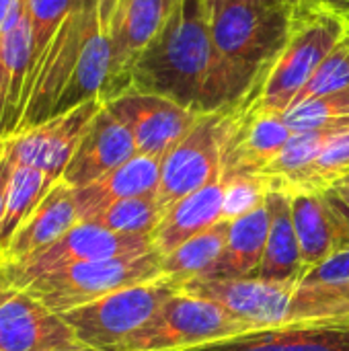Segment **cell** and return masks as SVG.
Listing matches in <instances>:
<instances>
[{"label":"cell","instance_id":"obj_41","mask_svg":"<svg viewBox=\"0 0 349 351\" xmlns=\"http://www.w3.org/2000/svg\"><path fill=\"white\" fill-rule=\"evenodd\" d=\"M232 2H259V4H290V6H300L302 0H208L210 10L222 6V4H232Z\"/></svg>","mask_w":349,"mask_h":351},{"label":"cell","instance_id":"obj_26","mask_svg":"<svg viewBox=\"0 0 349 351\" xmlns=\"http://www.w3.org/2000/svg\"><path fill=\"white\" fill-rule=\"evenodd\" d=\"M53 183L56 179H51L39 169L12 165V177L8 183L6 206L0 224V261L23 222L33 214V210L39 206V202L45 197Z\"/></svg>","mask_w":349,"mask_h":351},{"label":"cell","instance_id":"obj_21","mask_svg":"<svg viewBox=\"0 0 349 351\" xmlns=\"http://www.w3.org/2000/svg\"><path fill=\"white\" fill-rule=\"evenodd\" d=\"M267 210V245L255 278L276 284H298V280L304 276V265L300 259V247L292 224L290 193L278 187H269Z\"/></svg>","mask_w":349,"mask_h":351},{"label":"cell","instance_id":"obj_15","mask_svg":"<svg viewBox=\"0 0 349 351\" xmlns=\"http://www.w3.org/2000/svg\"><path fill=\"white\" fill-rule=\"evenodd\" d=\"M136 154L138 150L132 132L103 105V109L88 123L62 175V181L72 189L86 187Z\"/></svg>","mask_w":349,"mask_h":351},{"label":"cell","instance_id":"obj_36","mask_svg":"<svg viewBox=\"0 0 349 351\" xmlns=\"http://www.w3.org/2000/svg\"><path fill=\"white\" fill-rule=\"evenodd\" d=\"M327 206L331 210L335 230H337V247L349 245V181H339L327 191H323Z\"/></svg>","mask_w":349,"mask_h":351},{"label":"cell","instance_id":"obj_32","mask_svg":"<svg viewBox=\"0 0 349 351\" xmlns=\"http://www.w3.org/2000/svg\"><path fill=\"white\" fill-rule=\"evenodd\" d=\"M220 179L224 185L222 220L226 222H234L251 214L267 199L269 181L261 175H230Z\"/></svg>","mask_w":349,"mask_h":351},{"label":"cell","instance_id":"obj_8","mask_svg":"<svg viewBox=\"0 0 349 351\" xmlns=\"http://www.w3.org/2000/svg\"><path fill=\"white\" fill-rule=\"evenodd\" d=\"M226 111L202 113L195 125L163 158L156 195L165 208L222 177Z\"/></svg>","mask_w":349,"mask_h":351},{"label":"cell","instance_id":"obj_43","mask_svg":"<svg viewBox=\"0 0 349 351\" xmlns=\"http://www.w3.org/2000/svg\"><path fill=\"white\" fill-rule=\"evenodd\" d=\"M130 2H132V0H119V4H117V10H115V14H113V21H111V25H113V23H115V21L121 16V12L125 10V6H128ZM109 31H111V29H109Z\"/></svg>","mask_w":349,"mask_h":351},{"label":"cell","instance_id":"obj_14","mask_svg":"<svg viewBox=\"0 0 349 351\" xmlns=\"http://www.w3.org/2000/svg\"><path fill=\"white\" fill-rule=\"evenodd\" d=\"M179 0H132L111 25V72L101 95L109 103L130 93V72L140 53L158 35Z\"/></svg>","mask_w":349,"mask_h":351},{"label":"cell","instance_id":"obj_39","mask_svg":"<svg viewBox=\"0 0 349 351\" xmlns=\"http://www.w3.org/2000/svg\"><path fill=\"white\" fill-rule=\"evenodd\" d=\"M10 177H12V162L2 152V160H0V224H2V216H4V206H6V193H8Z\"/></svg>","mask_w":349,"mask_h":351},{"label":"cell","instance_id":"obj_5","mask_svg":"<svg viewBox=\"0 0 349 351\" xmlns=\"http://www.w3.org/2000/svg\"><path fill=\"white\" fill-rule=\"evenodd\" d=\"M179 286L160 276L150 282L121 288L91 304L64 313V321L74 331L80 346L97 351H117V348L140 331L158 308L175 294Z\"/></svg>","mask_w":349,"mask_h":351},{"label":"cell","instance_id":"obj_19","mask_svg":"<svg viewBox=\"0 0 349 351\" xmlns=\"http://www.w3.org/2000/svg\"><path fill=\"white\" fill-rule=\"evenodd\" d=\"M160 167H163L160 156L136 154L130 160H125L121 167L97 179L95 183L74 189L80 222L91 220L95 214H99L101 210L109 208L115 202L156 193L160 183Z\"/></svg>","mask_w":349,"mask_h":351},{"label":"cell","instance_id":"obj_10","mask_svg":"<svg viewBox=\"0 0 349 351\" xmlns=\"http://www.w3.org/2000/svg\"><path fill=\"white\" fill-rule=\"evenodd\" d=\"M103 101L95 99L82 103L62 115L14 134L4 140V154L12 165L33 167L60 181L70 158L74 156L88 123L103 109Z\"/></svg>","mask_w":349,"mask_h":351},{"label":"cell","instance_id":"obj_22","mask_svg":"<svg viewBox=\"0 0 349 351\" xmlns=\"http://www.w3.org/2000/svg\"><path fill=\"white\" fill-rule=\"evenodd\" d=\"M269 232V210L267 199L261 208L230 222L226 247L220 259L200 280H234L255 278L263 261Z\"/></svg>","mask_w":349,"mask_h":351},{"label":"cell","instance_id":"obj_40","mask_svg":"<svg viewBox=\"0 0 349 351\" xmlns=\"http://www.w3.org/2000/svg\"><path fill=\"white\" fill-rule=\"evenodd\" d=\"M117 4H119V0H99V21L107 33L111 29V21H113V14L117 10Z\"/></svg>","mask_w":349,"mask_h":351},{"label":"cell","instance_id":"obj_42","mask_svg":"<svg viewBox=\"0 0 349 351\" xmlns=\"http://www.w3.org/2000/svg\"><path fill=\"white\" fill-rule=\"evenodd\" d=\"M302 4L325 6V8H333L337 12H348L349 10V0H302Z\"/></svg>","mask_w":349,"mask_h":351},{"label":"cell","instance_id":"obj_44","mask_svg":"<svg viewBox=\"0 0 349 351\" xmlns=\"http://www.w3.org/2000/svg\"><path fill=\"white\" fill-rule=\"evenodd\" d=\"M51 351H97V350L86 348V346H78V348H70V350H51Z\"/></svg>","mask_w":349,"mask_h":351},{"label":"cell","instance_id":"obj_28","mask_svg":"<svg viewBox=\"0 0 349 351\" xmlns=\"http://www.w3.org/2000/svg\"><path fill=\"white\" fill-rule=\"evenodd\" d=\"M165 214L167 208L160 204L158 195L152 193V195H140V197L115 202L86 222H95L119 234L152 237L158 224L163 222Z\"/></svg>","mask_w":349,"mask_h":351},{"label":"cell","instance_id":"obj_23","mask_svg":"<svg viewBox=\"0 0 349 351\" xmlns=\"http://www.w3.org/2000/svg\"><path fill=\"white\" fill-rule=\"evenodd\" d=\"M109 72H111V37L101 27V21H97L82 45L72 76L66 82L51 111V117L62 115L82 103L101 99Z\"/></svg>","mask_w":349,"mask_h":351},{"label":"cell","instance_id":"obj_20","mask_svg":"<svg viewBox=\"0 0 349 351\" xmlns=\"http://www.w3.org/2000/svg\"><path fill=\"white\" fill-rule=\"evenodd\" d=\"M224 185L222 179L181 197L167 208V214L152 234V249L163 257L173 253L189 239L222 222Z\"/></svg>","mask_w":349,"mask_h":351},{"label":"cell","instance_id":"obj_31","mask_svg":"<svg viewBox=\"0 0 349 351\" xmlns=\"http://www.w3.org/2000/svg\"><path fill=\"white\" fill-rule=\"evenodd\" d=\"M349 88V33L341 43L323 60V64L315 70L309 82L296 93L292 105H300L311 99H319L325 95H333Z\"/></svg>","mask_w":349,"mask_h":351},{"label":"cell","instance_id":"obj_12","mask_svg":"<svg viewBox=\"0 0 349 351\" xmlns=\"http://www.w3.org/2000/svg\"><path fill=\"white\" fill-rule=\"evenodd\" d=\"M105 107L132 132L138 154L160 158L167 156L202 115L167 97L134 90L105 103Z\"/></svg>","mask_w":349,"mask_h":351},{"label":"cell","instance_id":"obj_17","mask_svg":"<svg viewBox=\"0 0 349 351\" xmlns=\"http://www.w3.org/2000/svg\"><path fill=\"white\" fill-rule=\"evenodd\" d=\"M187 351H349V321L294 323L228 337Z\"/></svg>","mask_w":349,"mask_h":351},{"label":"cell","instance_id":"obj_27","mask_svg":"<svg viewBox=\"0 0 349 351\" xmlns=\"http://www.w3.org/2000/svg\"><path fill=\"white\" fill-rule=\"evenodd\" d=\"M349 175V128L339 130L321 150V154L292 181L274 185L288 193L294 191H327Z\"/></svg>","mask_w":349,"mask_h":351},{"label":"cell","instance_id":"obj_3","mask_svg":"<svg viewBox=\"0 0 349 351\" xmlns=\"http://www.w3.org/2000/svg\"><path fill=\"white\" fill-rule=\"evenodd\" d=\"M160 255L152 249L142 255H125L86 261L43 274L25 288L58 315L91 304L111 292L160 278Z\"/></svg>","mask_w":349,"mask_h":351},{"label":"cell","instance_id":"obj_18","mask_svg":"<svg viewBox=\"0 0 349 351\" xmlns=\"http://www.w3.org/2000/svg\"><path fill=\"white\" fill-rule=\"evenodd\" d=\"M80 222L76 191L66 185L62 179L51 185L33 214L23 222L19 232L14 234L10 247L6 249L0 265L19 263L41 249L60 241L72 226Z\"/></svg>","mask_w":349,"mask_h":351},{"label":"cell","instance_id":"obj_33","mask_svg":"<svg viewBox=\"0 0 349 351\" xmlns=\"http://www.w3.org/2000/svg\"><path fill=\"white\" fill-rule=\"evenodd\" d=\"M86 0H27V14L33 27V58L35 66L62 23ZM33 66V68H35Z\"/></svg>","mask_w":349,"mask_h":351},{"label":"cell","instance_id":"obj_48","mask_svg":"<svg viewBox=\"0 0 349 351\" xmlns=\"http://www.w3.org/2000/svg\"><path fill=\"white\" fill-rule=\"evenodd\" d=\"M0 288H2V278H0Z\"/></svg>","mask_w":349,"mask_h":351},{"label":"cell","instance_id":"obj_9","mask_svg":"<svg viewBox=\"0 0 349 351\" xmlns=\"http://www.w3.org/2000/svg\"><path fill=\"white\" fill-rule=\"evenodd\" d=\"M290 138L284 113L253 105L230 107L224 119L222 177L261 175Z\"/></svg>","mask_w":349,"mask_h":351},{"label":"cell","instance_id":"obj_38","mask_svg":"<svg viewBox=\"0 0 349 351\" xmlns=\"http://www.w3.org/2000/svg\"><path fill=\"white\" fill-rule=\"evenodd\" d=\"M27 12V0H0V35L8 33Z\"/></svg>","mask_w":349,"mask_h":351},{"label":"cell","instance_id":"obj_1","mask_svg":"<svg viewBox=\"0 0 349 351\" xmlns=\"http://www.w3.org/2000/svg\"><path fill=\"white\" fill-rule=\"evenodd\" d=\"M216 60L208 0H179L130 72V93L167 97L195 113Z\"/></svg>","mask_w":349,"mask_h":351},{"label":"cell","instance_id":"obj_2","mask_svg":"<svg viewBox=\"0 0 349 351\" xmlns=\"http://www.w3.org/2000/svg\"><path fill=\"white\" fill-rule=\"evenodd\" d=\"M346 35L348 21L341 12L325 6L300 4L284 49L241 105L286 113L296 93Z\"/></svg>","mask_w":349,"mask_h":351},{"label":"cell","instance_id":"obj_29","mask_svg":"<svg viewBox=\"0 0 349 351\" xmlns=\"http://www.w3.org/2000/svg\"><path fill=\"white\" fill-rule=\"evenodd\" d=\"M349 128V125H346ZM344 128H327V130H311L292 134L284 150L261 171V177L269 181V187L284 185L298 177L325 148V144Z\"/></svg>","mask_w":349,"mask_h":351},{"label":"cell","instance_id":"obj_16","mask_svg":"<svg viewBox=\"0 0 349 351\" xmlns=\"http://www.w3.org/2000/svg\"><path fill=\"white\" fill-rule=\"evenodd\" d=\"M33 66V27L25 12L8 33L0 35V142L19 130Z\"/></svg>","mask_w":349,"mask_h":351},{"label":"cell","instance_id":"obj_7","mask_svg":"<svg viewBox=\"0 0 349 351\" xmlns=\"http://www.w3.org/2000/svg\"><path fill=\"white\" fill-rule=\"evenodd\" d=\"M99 21V0H86L62 23L51 43L39 58L27 84V107L19 132L35 128L51 117V111L72 76L82 45Z\"/></svg>","mask_w":349,"mask_h":351},{"label":"cell","instance_id":"obj_30","mask_svg":"<svg viewBox=\"0 0 349 351\" xmlns=\"http://www.w3.org/2000/svg\"><path fill=\"white\" fill-rule=\"evenodd\" d=\"M284 119L292 134L349 125V88L290 107Z\"/></svg>","mask_w":349,"mask_h":351},{"label":"cell","instance_id":"obj_11","mask_svg":"<svg viewBox=\"0 0 349 351\" xmlns=\"http://www.w3.org/2000/svg\"><path fill=\"white\" fill-rule=\"evenodd\" d=\"M181 290L202 296L218 304L230 317L263 331L290 323L296 284H276L259 278L193 280Z\"/></svg>","mask_w":349,"mask_h":351},{"label":"cell","instance_id":"obj_13","mask_svg":"<svg viewBox=\"0 0 349 351\" xmlns=\"http://www.w3.org/2000/svg\"><path fill=\"white\" fill-rule=\"evenodd\" d=\"M70 325L27 290L0 288V351H51L78 348Z\"/></svg>","mask_w":349,"mask_h":351},{"label":"cell","instance_id":"obj_24","mask_svg":"<svg viewBox=\"0 0 349 351\" xmlns=\"http://www.w3.org/2000/svg\"><path fill=\"white\" fill-rule=\"evenodd\" d=\"M290 204L300 259L304 271H309L337 249L335 222L325 195L319 191H294L290 193Z\"/></svg>","mask_w":349,"mask_h":351},{"label":"cell","instance_id":"obj_25","mask_svg":"<svg viewBox=\"0 0 349 351\" xmlns=\"http://www.w3.org/2000/svg\"><path fill=\"white\" fill-rule=\"evenodd\" d=\"M230 222L222 220L214 224L212 228L204 230L202 234L189 239L181 247H177L173 253L160 257V271L165 278L175 282L179 290L206 276V271L220 259L226 239H228Z\"/></svg>","mask_w":349,"mask_h":351},{"label":"cell","instance_id":"obj_45","mask_svg":"<svg viewBox=\"0 0 349 351\" xmlns=\"http://www.w3.org/2000/svg\"><path fill=\"white\" fill-rule=\"evenodd\" d=\"M341 14H344V16H346V21H348V33H349V10L348 12H341Z\"/></svg>","mask_w":349,"mask_h":351},{"label":"cell","instance_id":"obj_34","mask_svg":"<svg viewBox=\"0 0 349 351\" xmlns=\"http://www.w3.org/2000/svg\"><path fill=\"white\" fill-rule=\"evenodd\" d=\"M349 286V245L337 247L325 261L304 271L296 290H337Z\"/></svg>","mask_w":349,"mask_h":351},{"label":"cell","instance_id":"obj_4","mask_svg":"<svg viewBox=\"0 0 349 351\" xmlns=\"http://www.w3.org/2000/svg\"><path fill=\"white\" fill-rule=\"evenodd\" d=\"M253 331L218 304L179 290L117 351H187Z\"/></svg>","mask_w":349,"mask_h":351},{"label":"cell","instance_id":"obj_6","mask_svg":"<svg viewBox=\"0 0 349 351\" xmlns=\"http://www.w3.org/2000/svg\"><path fill=\"white\" fill-rule=\"evenodd\" d=\"M148 251H152V237L119 234L95 222H78L60 241L41 249L39 253L19 263L0 265V278L6 286L25 288L29 282L49 271H58L86 261L142 255Z\"/></svg>","mask_w":349,"mask_h":351},{"label":"cell","instance_id":"obj_47","mask_svg":"<svg viewBox=\"0 0 349 351\" xmlns=\"http://www.w3.org/2000/svg\"><path fill=\"white\" fill-rule=\"evenodd\" d=\"M344 181H349V175H348V177H346V179H344Z\"/></svg>","mask_w":349,"mask_h":351},{"label":"cell","instance_id":"obj_35","mask_svg":"<svg viewBox=\"0 0 349 351\" xmlns=\"http://www.w3.org/2000/svg\"><path fill=\"white\" fill-rule=\"evenodd\" d=\"M346 302H349V286L337 288V290H296L294 292V304H292L290 323H294L298 317H302L309 311L323 308V306L346 304Z\"/></svg>","mask_w":349,"mask_h":351},{"label":"cell","instance_id":"obj_37","mask_svg":"<svg viewBox=\"0 0 349 351\" xmlns=\"http://www.w3.org/2000/svg\"><path fill=\"white\" fill-rule=\"evenodd\" d=\"M341 321H349V302L309 311L302 317H298L294 323H341ZM294 323H290V325H294Z\"/></svg>","mask_w":349,"mask_h":351},{"label":"cell","instance_id":"obj_46","mask_svg":"<svg viewBox=\"0 0 349 351\" xmlns=\"http://www.w3.org/2000/svg\"><path fill=\"white\" fill-rule=\"evenodd\" d=\"M2 152H4V144L0 142V160H2Z\"/></svg>","mask_w":349,"mask_h":351}]
</instances>
